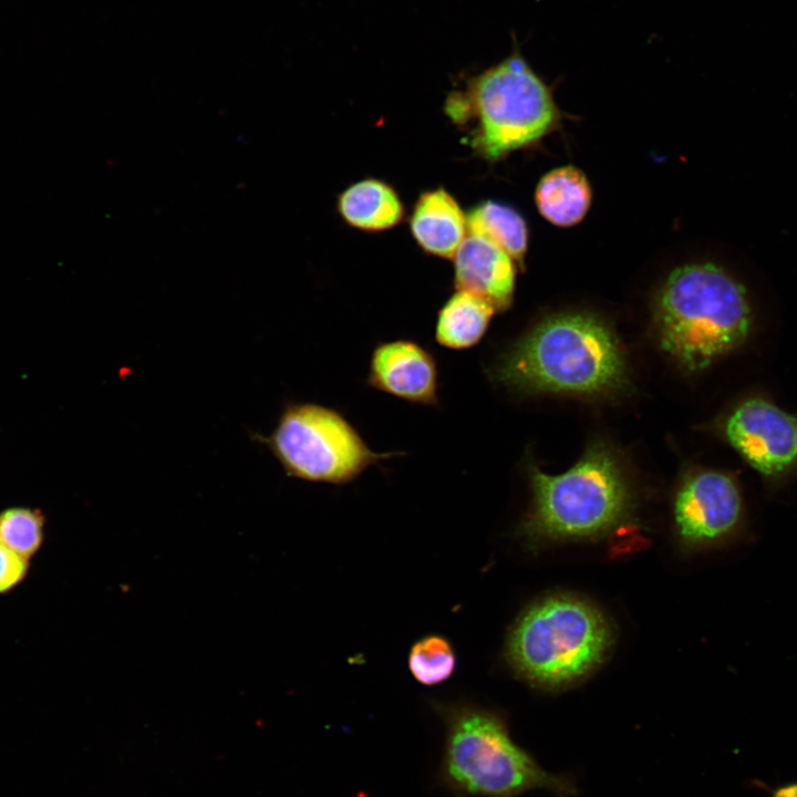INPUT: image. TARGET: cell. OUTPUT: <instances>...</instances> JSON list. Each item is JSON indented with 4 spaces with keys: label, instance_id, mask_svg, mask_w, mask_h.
Wrapping results in <instances>:
<instances>
[{
    "label": "cell",
    "instance_id": "obj_2",
    "mask_svg": "<svg viewBox=\"0 0 797 797\" xmlns=\"http://www.w3.org/2000/svg\"><path fill=\"white\" fill-rule=\"evenodd\" d=\"M445 725L438 784L452 797H517L545 790L575 797L572 776L550 773L511 738L497 712L469 702H433Z\"/></svg>",
    "mask_w": 797,
    "mask_h": 797
},
{
    "label": "cell",
    "instance_id": "obj_7",
    "mask_svg": "<svg viewBox=\"0 0 797 797\" xmlns=\"http://www.w3.org/2000/svg\"><path fill=\"white\" fill-rule=\"evenodd\" d=\"M287 475L334 485L356 479L369 467L398 456L369 447L338 411L315 403H291L262 438Z\"/></svg>",
    "mask_w": 797,
    "mask_h": 797
},
{
    "label": "cell",
    "instance_id": "obj_13",
    "mask_svg": "<svg viewBox=\"0 0 797 797\" xmlns=\"http://www.w3.org/2000/svg\"><path fill=\"white\" fill-rule=\"evenodd\" d=\"M592 198L586 175L573 166L547 173L535 194L539 213L551 224L570 227L583 219Z\"/></svg>",
    "mask_w": 797,
    "mask_h": 797
},
{
    "label": "cell",
    "instance_id": "obj_3",
    "mask_svg": "<svg viewBox=\"0 0 797 797\" xmlns=\"http://www.w3.org/2000/svg\"><path fill=\"white\" fill-rule=\"evenodd\" d=\"M445 112L488 161L538 142L556 130L561 118L550 87L517 45L499 63L453 91Z\"/></svg>",
    "mask_w": 797,
    "mask_h": 797
},
{
    "label": "cell",
    "instance_id": "obj_11",
    "mask_svg": "<svg viewBox=\"0 0 797 797\" xmlns=\"http://www.w3.org/2000/svg\"><path fill=\"white\" fill-rule=\"evenodd\" d=\"M454 259L456 290L469 292L496 311L509 308L515 290V262L489 240L468 235L457 249Z\"/></svg>",
    "mask_w": 797,
    "mask_h": 797
},
{
    "label": "cell",
    "instance_id": "obj_20",
    "mask_svg": "<svg viewBox=\"0 0 797 797\" xmlns=\"http://www.w3.org/2000/svg\"><path fill=\"white\" fill-rule=\"evenodd\" d=\"M773 797H797V783L779 788Z\"/></svg>",
    "mask_w": 797,
    "mask_h": 797
},
{
    "label": "cell",
    "instance_id": "obj_18",
    "mask_svg": "<svg viewBox=\"0 0 797 797\" xmlns=\"http://www.w3.org/2000/svg\"><path fill=\"white\" fill-rule=\"evenodd\" d=\"M43 513L15 506L0 511V544L30 560L44 541Z\"/></svg>",
    "mask_w": 797,
    "mask_h": 797
},
{
    "label": "cell",
    "instance_id": "obj_16",
    "mask_svg": "<svg viewBox=\"0 0 797 797\" xmlns=\"http://www.w3.org/2000/svg\"><path fill=\"white\" fill-rule=\"evenodd\" d=\"M467 218L470 235L480 236L504 250L517 265H522L528 232L522 217L513 208L495 201L475 206Z\"/></svg>",
    "mask_w": 797,
    "mask_h": 797
},
{
    "label": "cell",
    "instance_id": "obj_17",
    "mask_svg": "<svg viewBox=\"0 0 797 797\" xmlns=\"http://www.w3.org/2000/svg\"><path fill=\"white\" fill-rule=\"evenodd\" d=\"M456 667V653L452 643L438 634L417 640L408 653V669L421 684L433 686L448 680Z\"/></svg>",
    "mask_w": 797,
    "mask_h": 797
},
{
    "label": "cell",
    "instance_id": "obj_8",
    "mask_svg": "<svg viewBox=\"0 0 797 797\" xmlns=\"http://www.w3.org/2000/svg\"><path fill=\"white\" fill-rule=\"evenodd\" d=\"M723 434L765 477L778 478L797 465V417L764 397L739 403L724 421Z\"/></svg>",
    "mask_w": 797,
    "mask_h": 797
},
{
    "label": "cell",
    "instance_id": "obj_4",
    "mask_svg": "<svg viewBox=\"0 0 797 797\" xmlns=\"http://www.w3.org/2000/svg\"><path fill=\"white\" fill-rule=\"evenodd\" d=\"M662 348L690 371L739 346L752 325L745 288L711 262L675 269L656 301Z\"/></svg>",
    "mask_w": 797,
    "mask_h": 797
},
{
    "label": "cell",
    "instance_id": "obj_10",
    "mask_svg": "<svg viewBox=\"0 0 797 797\" xmlns=\"http://www.w3.org/2000/svg\"><path fill=\"white\" fill-rule=\"evenodd\" d=\"M366 383L396 398L438 406V369L435 358L420 343L396 339L372 351Z\"/></svg>",
    "mask_w": 797,
    "mask_h": 797
},
{
    "label": "cell",
    "instance_id": "obj_6",
    "mask_svg": "<svg viewBox=\"0 0 797 797\" xmlns=\"http://www.w3.org/2000/svg\"><path fill=\"white\" fill-rule=\"evenodd\" d=\"M529 477L532 508L519 531L530 542L601 535L630 511L628 484L603 444H592L573 467L559 475L530 465Z\"/></svg>",
    "mask_w": 797,
    "mask_h": 797
},
{
    "label": "cell",
    "instance_id": "obj_1",
    "mask_svg": "<svg viewBox=\"0 0 797 797\" xmlns=\"http://www.w3.org/2000/svg\"><path fill=\"white\" fill-rule=\"evenodd\" d=\"M520 392L601 394L627 383V365L609 327L587 313L550 317L509 346L489 369Z\"/></svg>",
    "mask_w": 797,
    "mask_h": 797
},
{
    "label": "cell",
    "instance_id": "obj_15",
    "mask_svg": "<svg viewBox=\"0 0 797 797\" xmlns=\"http://www.w3.org/2000/svg\"><path fill=\"white\" fill-rule=\"evenodd\" d=\"M495 308L466 291L457 290L437 314L435 339L452 350H466L477 344L488 329Z\"/></svg>",
    "mask_w": 797,
    "mask_h": 797
},
{
    "label": "cell",
    "instance_id": "obj_14",
    "mask_svg": "<svg viewBox=\"0 0 797 797\" xmlns=\"http://www.w3.org/2000/svg\"><path fill=\"white\" fill-rule=\"evenodd\" d=\"M338 210L348 224L369 231L394 227L404 213L395 190L371 178L348 187L338 199Z\"/></svg>",
    "mask_w": 797,
    "mask_h": 797
},
{
    "label": "cell",
    "instance_id": "obj_9",
    "mask_svg": "<svg viewBox=\"0 0 797 797\" xmlns=\"http://www.w3.org/2000/svg\"><path fill=\"white\" fill-rule=\"evenodd\" d=\"M743 500L727 474L701 470L686 477L674 501L677 534L687 547H706L735 537L743 525Z\"/></svg>",
    "mask_w": 797,
    "mask_h": 797
},
{
    "label": "cell",
    "instance_id": "obj_12",
    "mask_svg": "<svg viewBox=\"0 0 797 797\" xmlns=\"http://www.w3.org/2000/svg\"><path fill=\"white\" fill-rule=\"evenodd\" d=\"M411 231L428 253L453 258L466 237L467 218L444 188L423 193L410 218Z\"/></svg>",
    "mask_w": 797,
    "mask_h": 797
},
{
    "label": "cell",
    "instance_id": "obj_5",
    "mask_svg": "<svg viewBox=\"0 0 797 797\" xmlns=\"http://www.w3.org/2000/svg\"><path fill=\"white\" fill-rule=\"evenodd\" d=\"M612 630L592 604L566 594L547 597L516 620L506 643L513 670L531 684L557 689L581 679L607 655Z\"/></svg>",
    "mask_w": 797,
    "mask_h": 797
},
{
    "label": "cell",
    "instance_id": "obj_19",
    "mask_svg": "<svg viewBox=\"0 0 797 797\" xmlns=\"http://www.w3.org/2000/svg\"><path fill=\"white\" fill-rule=\"evenodd\" d=\"M29 560L0 544V594L15 589L27 578Z\"/></svg>",
    "mask_w": 797,
    "mask_h": 797
}]
</instances>
